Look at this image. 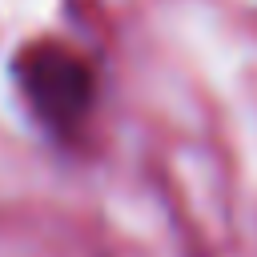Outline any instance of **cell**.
I'll return each instance as SVG.
<instances>
[{"label": "cell", "instance_id": "1", "mask_svg": "<svg viewBox=\"0 0 257 257\" xmlns=\"http://www.w3.org/2000/svg\"><path fill=\"white\" fill-rule=\"evenodd\" d=\"M20 84L32 100V108L52 124H72L92 96V76L84 60L60 44H36L16 64Z\"/></svg>", "mask_w": 257, "mask_h": 257}]
</instances>
